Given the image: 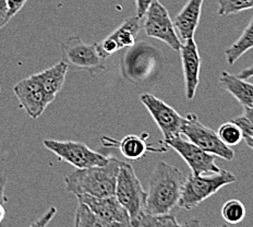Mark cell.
Wrapping results in <instances>:
<instances>
[{
    "label": "cell",
    "mask_w": 253,
    "mask_h": 227,
    "mask_svg": "<svg viewBox=\"0 0 253 227\" xmlns=\"http://www.w3.org/2000/svg\"><path fill=\"white\" fill-rule=\"evenodd\" d=\"M242 107H244V114H242V116H244L251 127L250 136H245V138H253V105H251V106H242Z\"/></svg>",
    "instance_id": "obj_29"
},
{
    "label": "cell",
    "mask_w": 253,
    "mask_h": 227,
    "mask_svg": "<svg viewBox=\"0 0 253 227\" xmlns=\"http://www.w3.org/2000/svg\"><path fill=\"white\" fill-rule=\"evenodd\" d=\"M141 30V19L134 15L126 19L119 28L108 35L102 43H98L103 54L109 58L115 52L135 44L136 35Z\"/></svg>",
    "instance_id": "obj_14"
},
{
    "label": "cell",
    "mask_w": 253,
    "mask_h": 227,
    "mask_svg": "<svg viewBox=\"0 0 253 227\" xmlns=\"http://www.w3.org/2000/svg\"><path fill=\"white\" fill-rule=\"evenodd\" d=\"M78 201L85 203L99 219L107 223L108 227L130 226V216L123 204L115 196L92 197L87 194H79Z\"/></svg>",
    "instance_id": "obj_12"
},
{
    "label": "cell",
    "mask_w": 253,
    "mask_h": 227,
    "mask_svg": "<svg viewBox=\"0 0 253 227\" xmlns=\"http://www.w3.org/2000/svg\"><path fill=\"white\" fill-rule=\"evenodd\" d=\"M218 81L219 86L233 95L242 106L253 105V83L226 71L221 73Z\"/></svg>",
    "instance_id": "obj_17"
},
{
    "label": "cell",
    "mask_w": 253,
    "mask_h": 227,
    "mask_svg": "<svg viewBox=\"0 0 253 227\" xmlns=\"http://www.w3.org/2000/svg\"><path fill=\"white\" fill-rule=\"evenodd\" d=\"M219 139L223 143L228 146H234L239 144L244 140V135L242 131L233 121L221 125L217 133Z\"/></svg>",
    "instance_id": "obj_24"
},
{
    "label": "cell",
    "mask_w": 253,
    "mask_h": 227,
    "mask_svg": "<svg viewBox=\"0 0 253 227\" xmlns=\"http://www.w3.org/2000/svg\"><path fill=\"white\" fill-rule=\"evenodd\" d=\"M7 176L2 172H0V203L4 204L8 201V198L4 194V189H6Z\"/></svg>",
    "instance_id": "obj_30"
},
{
    "label": "cell",
    "mask_w": 253,
    "mask_h": 227,
    "mask_svg": "<svg viewBox=\"0 0 253 227\" xmlns=\"http://www.w3.org/2000/svg\"><path fill=\"white\" fill-rule=\"evenodd\" d=\"M119 165V160L109 156V161L105 165L77 168L65 177L66 190L76 196L87 194L98 198L115 196Z\"/></svg>",
    "instance_id": "obj_2"
},
{
    "label": "cell",
    "mask_w": 253,
    "mask_h": 227,
    "mask_svg": "<svg viewBox=\"0 0 253 227\" xmlns=\"http://www.w3.org/2000/svg\"><path fill=\"white\" fill-rule=\"evenodd\" d=\"M68 70H69V67L67 63L63 60H60L52 67L47 68L46 70L35 75L51 102L55 101L58 93L62 90Z\"/></svg>",
    "instance_id": "obj_16"
},
{
    "label": "cell",
    "mask_w": 253,
    "mask_h": 227,
    "mask_svg": "<svg viewBox=\"0 0 253 227\" xmlns=\"http://www.w3.org/2000/svg\"><path fill=\"white\" fill-rule=\"evenodd\" d=\"M76 227H108L93 211L89 209L85 203L78 202V208L76 212Z\"/></svg>",
    "instance_id": "obj_21"
},
{
    "label": "cell",
    "mask_w": 253,
    "mask_h": 227,
    "mask_svg": "<svg viewBox=\"0 0 253 227\" xmlns=\"http://www.w3.org/2000/svg\"><path fill=\"white\" fill-rule=\"evenodd\" d=\"M176 218L169 213L153 214L144 211L138 218L131 221L130 226L134 227H160V226H178Z\"/></svg>",
    "instance_id": "obj_20"
},
{
    "label": "cell",
    "mask_w": 253,
    "mask_h": 227,
    "mask_svg": "<svg viewBox=\"0 0 253 227\" xmlns=\"http://www.w3.org/2000/svg\"><path fill=\"white\" fill-rule=\"evenodd\" d=\"M115 143L118 146L121 154L128 160H139L147 151H150L145 139L140 136L129 135Z\"/></svg>",
    "instance_id": "obj_19"
},
{
    "label": "cell",
    "mask_w": 253,
    "mask_h": 227,
    "mask_svg": "<svg viewBox=\"0 0 253 227\" xmlns=\"http://www.w3.org/2000/svg\"><path fill=\"white\" fill-rule=\"evenodd\" d=\"M13 92L25 113L32 119H38L45 109L52 103L47 96L35 75L19 81L13 88Z\"/></svg>",
    "instance_id": "obj_11"
},
{
    "label": "cell",
    "mask_w": 253,
    "mask_h": 227,
    "mask_svg": "<svg viewBox=\"0 0 253 227\" xmlns=\"http://www.w3.org/2000/svg\"><path fill=\"white\" fill-rule=\"evenodd\" d=\"M12 18L9 14V7L7 0H0V30L6 26Z\"/></svg>",
    "instance_id": "obj_25"
},
{
    "label": "cell",
    "mask_w": 253,
    "mask_h": 227,
    "mask_svg": "<svg viewBox=\"0 0 253 227\" xmlns=\"http://www.w3.org/2000/svg\"><path fill=\"white\" fill-rule=\"evenodd\" d=\"M184 84H186V97L192 101L200 84V71H201V56L194 39L183 42L180 49Z\"/></svg>",
    "instance_id": "obj_13"
},
{
    "label": "cell",
    "mask_w": 253,
    "mask_h": 227,
    "mask_svg": "<svg viewBox=\"0 0 253 227\" xmlns=\"http://www.w3.org/2000/svg\"><path fill=\"white\" fill-rule=\"evenodd\" d=\"M186 176L178 167L158 161L153 170L146 191L145 211L153 214L170 213L178 205Z\"/></svg>",
    "instance_id": "obj_1"
},
{
    "label": "cell",
    "mask_w": 253,
    "mask_h": 227,
    "mask_svg": "<svg viewBox=\"0 0 253 227\" xmlns=\"http://www.w3.org/2000/svg\"><path fill=\"white\" fill-rule=\"evenodd\" d=\"M56 212H57L56 208H54V207L50 208L48 212L45 213V215L42 216L39 221L34 222V223L32 224V226H46L52 220V218L56 215Z\"/></svg>",
    "instance_id": "obj_28"
},
{
    "label": "cell",
    "mask_w": 253,
    "mask_h": 227,
    "mask_svg": "<svg viewBox=\"0 0 253 227\" xmlns=\"http://www.w3.org/2000/svg\"><path fill=\"white\" fill-rule=\"evenodd\" d=\"M166 145L175 150L182 160L187 163L193 175L217 173L220 168L216 165V156L202 150L191 141L184 140L181 136L164 140Z\"/></svg>",
    "instance_id": "obj_10"
},
{
    "label": "cell",
    "mask_w": 253,
    "mask_h": 227,
    "mask_svg": "<svg viewBox=\"0 0 253 227\" xmlns=\"http://www.w3.org/2000/svg\"><path fill=\"white\" fill-rule=\"evenodd\" d=\"M4 216H6V209H4L2 203H0V224H1L2 221L4 220Z\"/></svg>",
    "instance_id": "obj_32"
},
{
    "label": "cell",
    "mask_w": 253,
    "mask_h": 227,
    "mask_svg": "<svg viewBox=\"0 0 253 227\" xmlns=\"http://www.w3.org/2000/svg\"><path fill=\"white\" fill-rule=\"evenodd\" d=\"M244 140L246 141V143L248 144V146H250L251 149L253 150V139H251V138H244Z\"/></svg>",
    "instance_id": "obj_33"
},
{
    "label": "cell",
    "mask_w": 253,
    "mask_h": 227,
    "mask_svg": "<svg viewBox=\"0 0 253 227\" xmlns=\"http://www.w3.org/2000/svg\"><path fill=\"white\" fill-rule=\"evenodd\" d=\"M235 182H237L235 174L225 170H220L217 173L202 174V175L190 174L184 181L178 207L191 211L218 192V190Z\"/></svg>",
    "instance_id": "obj_3"
},
{
    "label": "cell",
    "mask_w": 253,
    "mask_h": 227,
    "mask_svg": "<svg viewBox=\"0 0 253 227\" xmlns=\"http://www.w3.org/2000/svg\"><path fill=\"white\" fill-rule=\"evenodd\" d=\"M0 91H1V88H0Z\"/></svg>",
    "instance_id": "obj_34"
},
{
    "label": "cell",
    "mask_w": 253,
    "mask_h": 227,
    "mask_svg": "<svg viewBox=\"0 0 253 227\" xmlns=\"http://www.w3.org/2000/svg\"><path fill=\"white\" fill-rule=\"evenodd\" d=\"M155 0H135L136 4V17L140 18L141 20L144 18V15L147 11V9L151 6V4L154 2Z\"/></svg>",
    "instance_id": "obj_27"
},
{
    "label": "cell",
    "mask_w": 253,
    "mask_h": 227,
    "mask_svg": "<svg viewBox=\"0 0 253 227\" xmlns=\"http://www.w3.org/2000/svg\"><path fill=\"white\" fill-rule=\"evenodd\" d=\"M62 59L75 70H85L91 75L106 70V60L98 43L88 44L79 36H70L61 43Z\"/></svg>",
    "instance_id": "obj_4"
},
{
    "label": "cell",
    "mask_w": 253,
    "mask_h": 227,
    "mask_svg": "<svg viewBox=\"0 0 253 227\" xmlns=\"http://www.w3.org/2000/svg\"><path fill=\"white\" fill-rule=\"evenodd\" d=\"M140 101L149 110L164 136V140L181 136L183 117L179 115L175 108L150 93L141 94Z\"/></svg>",
    "instance_id": "obj_9"
},
{
    "label": "cell",
    "mask_w": 253,
    "mask_h": 227,
    "mask_svg": "<svg viewBox=\"0 0 253 227\" xmlns=\"http://www.w3.org/2000/svg\"><path fill=\"white\" fill-rule=\"evenodd\" d=\"M204 0H188L175 19L172 20L177 34L181 42L194 39V33L199 26Z\"/></svg>",
    "instance_id": "obj_15"
},
{
    "label": "cell",
    "mask_w": 253,
    "mask_h": 227,
    "mask_svg": "<svg viewBox=\"0 0 253 227\" xmlns=\"http://www.w3.org/2000/svg\"><path fill=\"white\" fill-rule=\"evenodd\" d=\"M43 144L47 150L58 156L59 160L76 168L102 166L109 161V156L93 151L83 142L45 139Z\"/></svg>",
    "instance_id": "obj_7"
},
{
    "label": "cell",
    "mask_w": 253,
    "mask_h": 227,
    "mask_svg": "<svg viewBox=\"0 0 253 227\" xmlns=\"http://www.w3.org/2000/svg\"><path fill=\"white\" fill-rule=\"evenodd\" d=\"M253 48V19L247 25L245 31L242 32L240 38L235 43L231 44L225 50L226 61L228 65L233 66L241 56H244L247 51Z\"/></svg>",
    "instance_id": "obj_18"
},
{
    "label": "cell",
    "mask_w": 253,
    "mask_h": 227,
    "mask_svg": "<svg viewBox=\"0 0 253 227\" xmlns=\"http://www.w3.org/2000/svg\"><path fill=\"white\" fill-rule=\"evenodd\" d=\"M144 17L143 29L146 36L164 42L171 49L179 51L182 42L177 34L169 12L158 0L151 4Z\"/></svg>",
    "instance_id": "obj_8"
},
{
    "label": "cell",
    "mask_w": 253,
    "mask_h": 227,
    "mask_svg": "<svg viewBox=\"0 0 253 227\" xmlns=\"http://www.w3.org/2000/svg\"><path fill=\"white\" fill-rule=\"evenodd\" d=\"M253 9V0H218L217 13L220 17L238 14Z\"/></svg>",
    "instance_id": "obj_23"
},
{
    "label": "cell",
    "mask_w": 253,
    "mask_h": 227,
    "mask_svg": "<svg viewBox=\"0 0 253 227\" xmlns=\"http://www.w3.org/2000/svg\"><path fill=\"white\" fill-rule=\"evenodd\" d=\"M221 216L227 224H238L246 216L245 205L239 200H229L221 208Z\"/></svg>",
    "instance_id": "obj_22"
},
{
    "label": "cell",
    "mask_w": 253,
    "mask_h": 227,
    "mask_svg": "<svg viewBox=\"0 0 253 227\" xmlns=\"http://www.w3.org/2000/svg\"><path fill=\"white\" fill-rule=\"evenodd\" d=\"M115 197L128 211L130 223L145 211L146 191L129 163L120 161Z\"/></svg>",
    "instance_id": "obj_5"
},
{
    "label": "cell",
    "mask_w": 253,
    "mask_h": 227,
    "mask_svg": "<svg viewBox=\"0 0 253 227\" xmlns=\"http://www.w3.org/2000/svg\"><path fill=\"white\" fill-rule=\"evenodd\" d=\"M181 135L192 143L216 157L223 158L228 162L234 160L235 151L230 146L223 143L218 135L213 129L204 126L194 113H189L186 117H183Z\"/></svg>",
    "instance_id": "obj_6"
},
{
    "label": "cell",
    "mask_w": 253,
    "mask_h": 227,
    "mask_svg": "<svg viewBox=\"0 0 253 227\" xmlns=\"http://www.w3.org/2000/svg\"><path fill=\"white\" fill-rule=\"evenodd\" d=\"M237 77L240 78V79H244V80H248V79H251L253 77V66L249 67V68H246V69L241 70Z\"/></svg>",
    "instance_id": "obj_31"
},
{
    "label": "cell",
    "mask_w": 253,
    "mask_h": 227,
    "mask_svg": "<svg viewBox=\"0 0 253 227\" xmlns=\"http://www.w3.org/2000/svg\"><path fill=\"white\" fill-rule=\"evenodd\" d=\"M7 2L9 7L10 17L13 18L15 14H18L21 10H22L24 4L28 2V0H7Z\"/></svg>",
    "instance_id": "obj_26"
}]
</instances>
